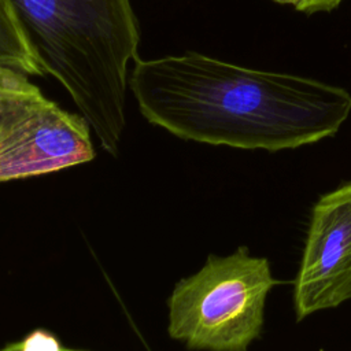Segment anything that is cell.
<instances>
[{
    "label": "cell",
    "mask_w": 351,
    "mask_h": 351,
    "mask_svg": "<svg viewBox=\"0 0 351 351\" xmlns=\"http://www.w3.org/2000/svg\"><path fill=\"white\" fill-rule=\"evenodd\" d=\"M343 0H310L306 8V14L315 12H329L335 10Z\"/></svg>",
    "instance_id": "obj_8"
},
{
    "label": "cell",
    "mask_w": 351,
    "mask_h": 351,
    "mask_svg": "<svg viewBox=\"0 0 351 351\" xmlns=\"http://www.w3.org/2000/svg\"><path fill=\"white\" fill-rule=\"evenodd\" d=\"M0 66L16 69L27 75H45L7 0H0Z\"/></svg>",
    "instance_id": "obj_6"
},
{
    "label": "cell",
    "mask_w": 351,
    "mask_h": 351,
    "mask_svg": "<svg viewBox=\"0 0 351 351\" xmlns=\"http://www.w3.org/2000/svg\"><path fill=\"white\" fill-rule=\"evenodd\" d=\"M276 284L270 262L247 247L210 255L174 285L167 300L169 336L197 351H247L262 335L266 300Z\"/></svg>",
    "instance_id": "obj_3"
},
{
    "label": "cell",
    "mask_w": 351,
    "mask_h": 351,
    "mask_svg": "<svg viewBox=\"0 0 351 351\" xmlns=\"http://www.w3.org/2000/svg\"><path fill=\"white\" fill-rule=\"evenodd\" d=\"M0 351H85V350H75L64 347L56 336L52 333L36 329L27 333L22 340L10 343L0 348Z\"/></svg>",
    "instance_id": "obj_7"
},
{
    "label": "cell",
    "mask_w": 351,
    "mask_h": 351,
    "mask_svg": "<svg viewBox=\"0 0 351 351\" xmlns=\"http://www.w3.org/2000/svg\"><path fill=\"white\" fill-rule=\"evenodd\" d=\"M41 69L69 92L103 149L126 126L128 64L140 30L130 0H7Z\"/></svg>",
    "instance_id": "obj_2"
},
{
    "label": "cell",
    "mask_w": 351,
    "mask_h": 351,
    "mask_svg": "<svg viewBox=\"0 0 351 351\" xmlns=\"http://www.w3.org/2000/svg\"><path fill=\"white\" fill-rule=\"evenodd\" d=\"M128 84L144 118L211 145L277 152L335 136L351 93L315 78L186 52L136 59Z\"/></svg>",
    "instance_id": "obj_1"
},
{
    "label": "cell",
    "mask_w": 351,
    "mask_h": 351,
    "mask_svg": "<svg viewBox=\"0 0 351 351\" xmlns=\"http://www.w3.org/2000/svg\"><path fill=\"white\" fill-rule=\"evenodd\" d=\"M273 1H276V3H278V4L292 5L295 10L300 11V12H304L310 0H273Z\"/></svg>",
    "instance_id": "obj_9"
},
{
    "label": "cell",
    "mask_w": 351,
    "mask_h": 351,
    "mask_svg": "<svg viewBox=\"0 0 351 351\" xmlns=\"http://www.w3.org/2000/svg\"><path fill=\"white\" fill-rule=\"evenodd\" d=\"M292 298L296 321L351 299V180L314 203Z\"/></svg>",
    "instance_id": "obj_5"
},
{
    "label": "cell",
    "mask_w": 351,
    "mask_h": 351,
    "mask_svg": "<svg viewBox=\"0 0 351 351\" xmlns=\"http://www.w3.org/2000/svg\"><path fill=\"white\" fill-rule=\"evenodd\" d=\"M95 155L84 115L47 99L27 74L0 66V182L60 171Z\"/></svg>",
    "instance_id": "obj_4"
}]
</instances>
